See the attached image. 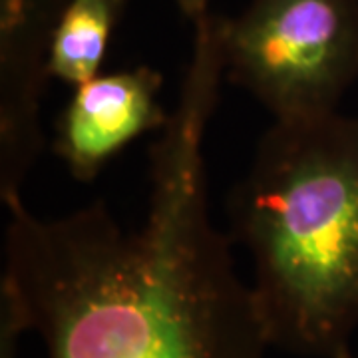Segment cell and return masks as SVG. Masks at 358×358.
Masks as SVG:
<instances>
[{
    "label": "cell",
    "instance_id": "3",
    "mask_svg": "<svg viewBox=\"0 0 358 358\" xmlns=\"http://www.w3.org/2000/svg\"><path fill=\"white\" fill-rule=\"evenodd\" d=\"M225 76L275 120L336 112L358 76L357 0H253L221 18Z\"/></svg>",
    "mask_w": 358,
    "mask_h": 358
},
{
    "label": "cell",
    "instance_id": "7",
    "mask_svg": "<svg viewBox=\"0 0 358 358\" xmlns=\"http://www.w3.org/2000/svg\"><path fill=\"white\" fill-rule=\"evenodd\" d=\"M26 331V320L14 296L0 287V358H18V343Z\"/></svg>",
    "mask_w": 358,
    "mask_h": 358
},
{
    "label": "cell",
    "instance_id": "1",
    "mask_svg": "<svg viewBox=\"0 0 358 358\" xmlns=\"http://www.w3.org/2000/svg\"><path fill=\"white\" fill-rule=\"evenodd\" d=\"M225 56L215 30L195 34L178 103L150 150L141 227L124 229L103 201L44 219L6 205L0 287L48 358H265L251 285L207 203L205 134Z\"/></svg>",
    "mask_w": 358,
    "mask_h": 358
},
{
    "label": "cell",
    "instance_id": "2",
    "mask_svg": "<svg viewBox=\"0 0 358 358\" xmlns=\"http://www.w3.org/2000/svg\"><path fill=\"white\" fill-rule=\"evenodd\" d=\"M271 348L334 358L358 327V117L275 120L231 195Z\"/></svg>",
    "mask_w": 358,
    "mask_h": 358
},
{
    "label": "cell",
    "instance_id": "4",
    "mask_svg": "<svg viewBox=\"0 0 358 358\" xmlns=\"http://www.w3.org/2000/svg\"><path fill=\"white\" fill-rule=\"evenodd\" d=\"M68 0H0V199L13 203L42 148L52 36Z\"/></svg>",
    "mask_w": 358,
    "mask_h": 358
},
{
    "label": "cell",
    "instance_id": "9",
    "mask_svg": "<svg viewBox=\"0 0 358 358\" xmlns=\"http://www.w3.org/2000/svg\"><path fill=\"white\" fill-rule=\"evenodd\" d=\"M334 358H355V355H352V350H350V348H345L343 352H338Z\"/></svg>",
    "mask_w": 358,
    "mask_h": 358
},
{
    "label": "cell",
    "instance_id": "6",
    "mask_svg": "<svg viewBox=\"0 0 358 358\" xmlns=\"http://www.w3.org/2000/svg\"><path fill=\"white\" fill-rule=\"evenodd\" d=\"M126 0H68L50 46V78L82 86L100 74L112 28Z\"/></svg>",
    "mask_w": 358,
    "mask_h": 358
},
{
    "label": "cell",
    "instance_id": "8",
    "mask_svg": "<svg viewBox=\"0 0 358 358\" xmlns=\"http://www.w3.org/2000/svg\"><path fill=\"white\" fill-rule=\"evenodd\" d=\"M179 6V10L187 14L193 20H199L201 16L207 14V2L209 0H173Z\"/></svg>",
    "mask_w": 358,
    "mask_h": 358
},
{
    "label": "cell",
    "instance_id": "5",
    "mask_svg": "<svg viewBox=\"0 0 358 358\" xmlns=\"http://www.w3.org/2000/svg\"><path fill=\"white\" fill-rule=\"evenodd\" d=\"M159 88L162 74L138 66L98 74L74 90L56 126L54 152L78 181H92L129 141L166 126Z\"/></svg>",
    "mask_w": 358,
    "mask_h": 358
}]
</instances>
